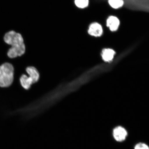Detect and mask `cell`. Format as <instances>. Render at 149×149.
Returning <instances> with one entry per match:
<instances>
[{
    "label": "cell",
    "mask_w": 149,
    "mask_h": 149,
    "mask_svg": "<svg viewBox=\"0 0 149 149\" xmlns=\"http://www.w3.org/2000/svg\"><path fill=\"white\" fill-rule=\"evenodd\" d=\"M89 0H74V3L78 8H85L88 7Z\"/></svg>",
    "instance_id": "30bf717a"
},
{
    "label": "cell",
    "mask_w": 149,
    "mask_h": 149,
    "mask_svg": "<svg viewBox=\"0 0 149 149\" xmlns=\"http://www.w3.org/2000/svg\"><path fill=\"white\" fill-rule=\"evenodd\" d=\"M107 2L111 8L116 10L123 8L125 3L124 0H107Z\"/></svg>",
    "instance_id": "9c48e42d"
},
{
    "label": "cell",
    "mask_w": 149,
    "mask_h": 149,
    "mask_svg": "<svg viewBox=\"0 0 149 149\" xmlns=\"http://www.w3.org/2000/svg\"><path fill=\"white\" fill-rule=\"evenodd\" d=\"M135 149H149V148L144 143H140L136 145Z\"/></svg>",
    "instance_id": "8fae6325"
},
{
    "label": "cell",
    "mask_w": 149,
    "mask_h": 149,
    "mask_svg": "<svg viewBox=\"0 0 149 149\" xmlns=\"http://www.w3.org/2000/svg\"><path fill=\"white\" fill-rule=\"evenodd\" d=\"M14 68L11 63L6 62L0 66V87L7 88L13 83Z\"/></svg>",
    "instance_id": "7a4b0ae2"
},
{
    "label": "cell",
    "mask_w": 149,
    "mask_h": 149,
    "mask_svg": "<svg viewBox=\"0 0 149 149\" xmlns=\"http://www.w3.org/2000/svg\"><path fill=\"white\" fill-rule=\"evenodd\" d=\"M106 26L112 32L118 31L121 24V22L118 17L114 15L108 16L106 20Z\"/></svg>",
    "instance_id": "3957f363"
},
{
    "label": "cell",
    "mask_w": 149,
    "mask_h": 149,
    "mask_svg": "<svg viewBox=\"0 0 149 149\" xmlns=\"http://www.w3.org/2000/svg\"><path fill=\"white\" fill-rule=\"evenodd\" d=\"M20 82L22 87L26 90L30 88L33 84L32 79L26 74H23L20 78Z\"/></svg>",
    "instance_id": "52a82bcc"
},
{
    "label": "cell",
    "mask_w": 149,
    "mask_h": 149,
    "mask_svg": "<svg viewBox=\"0 0 149 149\" xmlns=\"http://www.w3.org/2000/svg\"><path fill=\"white\" fill-rule=\"evenodd\" d=\"M28 76L32 79L33 83H36L40 79V74L39 72L35 67L29 66L26 68Z\"/></svg>",
    "instance_id": "8992f818"
},
{
    "label": "cell",
    "mask_w": 149,
    "mask_h": 149,
    "mask_svg": "<svg viewBox=\"0 0 149 149\" xmlns=\"http://www.w3.org/2000/svg\"><path fill=\"white\" fill-rule=\"evenodd\" d=\"M115 52L113 50L110 48H105L102 50V57L103 60L107 62H109L113 58Z\"/></svg>",
    "instance_id": "ba28073f"
},
{
    "label": "cell",
    "mask_w": 149,
    "mask_h": 149,
    "mask_svg": "<svg viewBox=\"0 0 149 149\" xmlns=\"http://www.w3.org/2000/svg\"><path fill=\"white\" fill-rule=\"evenodd\" d=\"M104 28L101 24L94 22L89 25L88 33L91 36L99 37L102 36L104 33Z\"/></svg>",
    "instance_id": "277c9868"
},
{
    "label": "cell",
    "mask_w": 149,
    "mask_h": 149,
    "mask_svg": "<svg viewBox=\"0 0 149 149\" xmlns=\"http://www.w3.org/2000/svg\"><path fill=\"white\" fill-rule=\"evenodd\" d=\"M4 42L11 46L7 52L9 58H14L21 56L26 51L25 44L23 37L20 33L14 31L7 32L3 37Z\"/></svg>",
    "instance_id": "6da1fadb"
},
{
    "label": "cell",
    "mask_w": 149,
    "mask_h": 149,
    "mask_svg": "<svg viewBox=\"0 0 149 149\" xmlns=\"http://www.w3.org/2000/svg\"><path fill=\"white\" fill-rule=\"evenodd\" d=\"M127 134V132L122 127H117L113 130V137L117 141H124Z\"/></svg>",
    "instance_id": "5b68a950"
}]
</instances>
